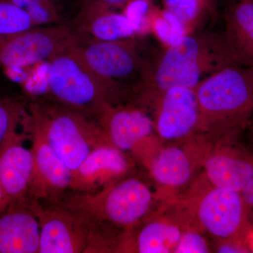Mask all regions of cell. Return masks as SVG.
Masks as SVG:
<instances>
[{
	"instance_id": "4fadbf2b",
	"label": "cell",
	"mask_w": 253,
	"mask_h": 253,
	"mask_svg": "<svg viewBox=\"0 0 253 253\" xmlns=\"http://www.w3.org/2000/svg\"><path fill=\"white\" fill-rule=\"evenodd\" d=\"M95 121L104 131L110 144L123 152L131 151L152 134L154 123L144 111L122 105H111Z\"/></svg>"
},
{
	"instance_id": "ffe728a7",
	"label": "cell",
	"mask_w": 253,
	"mask_h": 253,
	"mask_svg": "<svg viewBox=\"0 0 253 253\" xmlns=\"http://www.w3.org/2000/svg\"><path fill=\"white\" fill-rule=\"evenodd\" d=\"M220 0H163L165 11L180 25L184 33L200 31L214 18Z\"/></svg>"
},
{
	"instance_id": "9c48e42d",
	"label": "cell",
	"mask_w": 253,
	"mask_h": 253,
	"mask_svg": "<svg viewBox=\"0 0 253 253\" xmlns=\"http://www.w3.org/2000/svg\"><path fill=\"white\" fill-rule=\"evenodd\" d=\"M31 140L33 170L27 196L60 202L71 190L73 172L38 131L23 128Z\"/></svg>"
},
{
	"instance_id": "e0dca14e",
	"label": "cell",
	"mask_w": 253,
	"mask_h": 253,
	"mask_svg": "<svg viewBox=\"0 0 253 253\" xmlns=\"http://www.w3.org/2000/svg\"><path fill=\"white\" fill-rule=\"evenodd\" d=\"M230 1L226 13L224 38L236 62L253 68V2Z\"/></svg>"
},
{
	"instance_id": "484cf974",
	"label": "cell",
	"mask_w": 253,
	"mask_h": 253,
	"mask_svg": "<svg viewBox=\"0 0 253 253\" xmlns=\"http://www.w3.org/2000/svg\"><path fill=\"white\" fill-rule=\"evenodd\" d=\"M217 252L234 253H247L249 251L244 247V245L239 244L236 240H228V241H223L222 244L218 248Z\"/></svg>"
},
{
	"instance_id": "3957f363",
	"label": "cell",
	"mask_w": 253,
	"mask_h": 253,
	"mask_svg": "<svg viewBox=\"0 0 253 253\" xmlns=\"http://www.w3.org/2000/svg\"><path fill=\"white\" fill-rule=\"evenodd\" d=\"M76 43L48 62L46 93L51 101L95 119L108 106L117 105L127 89L96 76L78 54Z\"/></svg>"
},
{
	"instance_id": "8fae6325",
	"label": "cell",
	"mask_w": 253,
	"mask_h": 253,
	"mask_svg": "<svg viewBox=\"0 0 253 253\" xmlns=\"http://www.w3.org/2000/svg\"><path fill=\"white\" fill-rule=\"evenodd\" d=\"M152 103L156 109L155 129L164 140L183 139L199 129V107L195 89L172 86Z\"/></svg>"
},
{
	"instance_id": "f1b7e54d",
	"label": "cell",
	"mask_w": 253,
	"mask_h": 253,
	"mask_svg": "<svg viewBox=\"0 0 253 253\" xmlns=\"http://www.w3.org/2000/svg\"><path fill=\"white\" fill-rule=\"evenodd\" d=\"M3 201H4V196H3L2 189H1V184H0V211L2 210Z\"/></svg>"
},
{
	"instance_id": "5bb4252c",
	"label": "cell",
	"mask_w": 253,
	"mask_h": 253,
	"mask_svg": "<svg viewBox=\"0 0 253 253\" xmlns=\"http://www.w3.org/2000/svg\"><path fill=\"white\" fill-rule=\"evenodd\" d=\"M24 131H16L0 149V184L4 201L2 210L11 203L27 196L33 170L31 149L24 146Z\"/></svg>"
},
{
	"instance_id": "5b68a950",
	"label": "cell",
	"mask_w": 253,
	"mask_h": 253,
	"mask_svg": "<svg viewBox=\"0 0 253 253\" xmlns=\"http://www.w3.org/2000/svg\"><path fill=\"white\" fill-rule=\"evenodd\" d=\"M73 192L61 202L85 212L95 223L127 229L142 220L153 202L149 186L135 178L118 180L96 192Z\"/></svg>"
},
{
	"instance_id": "cb8c5ba5",
	"label": "cell",
	"mask_w": 253,
	"mask_h": 253,
	"mask_svg": "<svg viewBox=\"0 0 253 253\" xmlns=\"http://www.w3.org/2000/svg\"><path fill=\"white\" fill-rule=\"evenodd\" d=\"M26 109L14 99L0 97V149L21 126Z\"/></svg>"
},
{
	"instance_id": "4316f807",
	"label": "cell",
	"mask_w": 253,
	"mask_h": 253,
	"mask_svg": "<svg viewBox=\"0 0 253 253\" xmlns=\"http://www.w3.org/2000/svg\"><path fill=\"white\" fill-rule=\"evenodd\" d=\"M241 194L248 208L253 207V179L242 190Z\"/></svg>"
},
{
	"instance_id": "83f0119b",
	"label": "cell",
	"mask_w": 253,
	"mask_h": 253,
	"mask_svg": "<svg viewBox=\"0 0 253 253\" xmlns=\"http://www.w3.org/2000/svg\"><path fill=\"white\" fill-rule=\"evenodd\" d=\"M94 1H99L115 9L116 8L125 6L129 0H94Z\"/></svg>"
},
{
	"instance_id": "f546056e",
	"label": "cell",
	"mask_w": 253,
	"mask_h": 253,
	"mask_svg": "<svg viewBox=\"0 0 253 253\" xmlns=\"http://www.w3.org/2000/svg\"><path fill=\"white\" fill-rule=\"evenodd\" d=\"M251 1H253V0H251Z\"/></svg>"
},
{
	"instance_id": "d4e9b609",
	"label": "cell",
	"mask_w": 253,
	"mask_h": 253,
	"mask_svg": "<svg viewBox=\"0 0 253 253\" xmlns=\"http://www.w3.org/2000/svg\"><path fill=\"white\" fill-rule=\"evenodd\" d=\"M173 252L206 253L209 252V248L206 239L201 234L196 231H190L182 234Z\"/></svg>"
},
{
	"instance_id": "2e32d148",
	"label": "cell",
	"mask_w": 253,
	"mask_h": 253,
	"mask_svg": "<svg viewBox=\"0 0 253 253\" xmlns=\"http://www.w3.org/2000/svg\"><path fill=\"white\" fill-rule=\"evenodd\" d=\"M130 164L123 151L111 144L94 150L73 173L71 191L94 193L116 182L129 171Z\"/></svg>"
},
{
	"instance_id": "7402d4cb",
	"label": "cell",
	"mask_w": 253,
	"mask_h": 253,
	"mask_svg": "<svg viewBox=\"0 0 253 253\" xmlns=\"http://www.w3.org/2000/svg\"><path fill=\"white\" fill-rule=\"evenodd\" d=\"M36 26L26 11L9 0H0V43Z\"/></svg>"
},
{
	"instance_id": "277c9868",
	"label": "cell",
	"mask_w": 253,
	"mask_h": 253,
	"mask_svg": "<svg viewBox=\"0 0 253 253\" xmlns=\"http://www.w3.org/2000/svg\"><path fill=\"white\" fill-rule=\"evenodd\" d=\"M199 129L231 134L247 122L253 110V68L232 64L203 80L195 88Z\"/></svg>"
},
{
	"instance_id": "30bf717a",
	"label": "cell",
	"mask_w": 253,
	"mask_h": 253,
	"mask_svg": "<svg viewBox=\"0 0 253 253\" xmlns=\"http://www.w3.org/2000/svg\"><path fill=\"white\" fill-rule=\"evenodd\" d=\"M248 208L241 192L214 187L199 201L198 219L217 239L236 240L246 229Z\"/></svg>"
},
{
	"instance_id": "603a6c76",
	"label": "cell",
	"mask_w": 253,
	"mask_h": 253,
	"mask_svg": "<svg viewBox=\"0 0 253 253\" xmlns=\"http://www.w3.org/2000/svg\"><path fill=\"white\" fill-rule=\"evenodd\" d=\"M31 16L37 26L61 23V14L55 0H9Z\"/></svg>"
},
{
	"instance_id": "44dd1931",
	"label": "cell",
	"mask_w": 253,
	"mask_h": 253,
	"mask_svg": "<svg viewBox=\"0 0 253 253\" xmlns=\"http://www.w3.org/2000/svg\"><path fill=\"white\" fill-rule=\"evenodd\" d=\"M182 232L166 221H152L143 226L136 236L134 250L139 253H166L173 251Z\"/></svg>"
},
{
	"instance_id": "d6986e66",
	"label": "cell",
	"mask_w": 253,
	"mask_h": 253,
	"mask_svg": "<svg viewBox=\"0 0 253 253\" xmlns=\"http://www.w3.org/2000/svg\"><path fill=\"white\" fill-rule=\"evenodd\" d=\"M151 172L158 184L168 187H179L191 177L192 163L184 150L178 146H169L155 158Z\"/></svg>"
},
{
	"instance_id": "ba28073f",
	"label": "cell",
	"mask_w": 253,
	"mask_h": 253,
	"mask_svg": "<svg viewBox=\"0 0 253 253\" xmlns=\"http://www.w3.org/2000/svg\"><path fill=\"white\" fill-rule=\"evenodd\" d=\"M76 41L71 25L36 26L0 43V66L14 69L48 63Z\"/></svg>"
},
{
	"instance_id": "4dcf8cb0",
	"label": "cell",
	"mask_w": 253,
	"mask_h": 253,
	"mask_svg": "<svg viewBox=\"0 0 253 253\" xmlns=\"http://www.w3.org/2000/svg\"><path fill=\"white\" fill-rule=\"evenodd\" d=\"M252 115H253V114Z\"/></svg>"
},
{
	"instance_id": "8992f818",
	"label": "cell",
	"mask_w": 253,
	"mask_h": 253,
	"mask_svg": "<svg viewBox=\"0 0 253 253\" xmlns=\"http://www.w3.org/2000/svg\"><path fill=\"white\" fill-rule=\"evenodd\" d=\"M31 201L41 225L39 253H90L94 225L87 214L61 202Z\"/></svg>"
},
{
	"instance_id": "52a82bcc",
	"label": "cell",
	"mask_w": 253,
	"mask_h": 253,
	"mask_svg": "<svg viewBox=\"0 0 253 253\" xmlns=\"http://www.w3.org/2000/svg\"><path fill=\"white\" fill-rule=\"evenodd\" d=\"M77 36V35H76ZM76 48L84 63L101 79L123 84L139 76L148 63L139 42L133 38L99 41L77 36Z\"/></svg>"
},
{
	"instance_id": "9a60e30c",
	"label": "cell",
	"mask_w": 253,
	"mask_h": 253,
	"mask_svg": "<svg viewBox=\"0 0 253 253\" xmlns=\"http://www.w3.org/2000/svg\"><path fill=\"white\" fill-rule=\"evenodd\" d=\"M71 26L77 36L99 41L133 38L139 30L137 23L126 14L94 0H82Z\"/></svg>"
},
{
	"instance_id": "ac0fdd59",
	"label": "cell",
	"mask_w": 253,
	"mask_h": 253,
	"mask_svg": "<svg viewBox=\"0 0 253 253\" xmlns=\"http://www.w3.org/2000/svg\"><path fill=\"white\" fill-rule=\"evenodd\" d=\"M205 169L214 187L241 192L253 179V158L233 154L213 155L206 161Z\"/></svg>"
},
{
	"instance_id": "7a4b0ae2",
	"label": "cell",
	"mask_w": 253,
	"mask_h": 253,
	"mask_svg": "<svg viewBox=\"0 0 253 253\" xmlns=\"http://www.w3.org/2000/svg\"><path fill=\"white\" fill-rule=\"evenodd\" d=\"M21 126L40 133L73 173L96 148L110 144L95 120L51 100L31 102Z\"/></svg>"
},
{
	"instance_id": "6da1fadb",
	"label": "cell",
	"mask_w": 253,
	"mask_h": 253,
	"mask_svg": "<svg viewBox=\"0 0 253 253\" xmlns=\"http://www.w3.org/2000/svg\"><path fill=\"white\" fill-rule=\"evenodd\" d=\"M238 64L224 33L192 32L169 44L153 61H148L134 91L144 101H153L172 86L195 88L221 68Z\"/></svg>"
},
{
	"instance_id": "7c38bea8",
	"label": "cell",
	"mask_w": 253,
	"mask_h": 253,
	"mask_svg": "<svg viewBox=\"0 0 253 253\" xmlns=\"http://www.w3.org/2000/svg\"><path fill=\"white\" fill-rule=\"evenodd\" d=\"M41 225L27 196L0 211V253H39Z\"/></svg>"
}]
</instances>
